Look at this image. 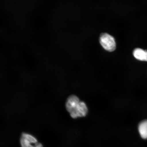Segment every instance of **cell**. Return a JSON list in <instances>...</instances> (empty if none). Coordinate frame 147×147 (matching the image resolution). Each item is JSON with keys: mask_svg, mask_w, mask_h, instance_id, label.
I'll use <instances>...</instances> for the list:
<instances>
[{"mask_svg": "<svg viewBox=\"0 0 147 147\" xmlns=\"http://www.w3.org/2000/svg\"><path fill=\"white\" fill-rule=\"evenodd\" d=\"M100 42L101 45L106 51L112 52L116 49V45L114 38L107 33H103L100 35Z\"/></svg>", "mask_w": 147, "mask_h": 147, "instance_id": "cell-1", "label": "cell"}, {"mask_svg": "<svg viewBox=\"0 0 147 147\" xmlns=\"http://www.w3.org/2000/svg\"><path fill=\"white\" fill-rule=\"evenodd\" d=\"M20 142L22 147H43L35 138L29 134L24 133L21 136Z\"/></svg>", "mask_w": 147, "mask_h": 147, "instance_id": "cell-3", "label": "cell"}, {"mask_svg": "<svg viewBox=\"0 0 147 147\" xmlns=\"http://www.w3.org/2000/svg\"><path fill=\"white\" fill-rule=\"evenodd\" d=\"M133 55L138 60L147 61V51L140 48L136 49L133 51Z\"/></svg>", "mask_w": 147, "mask_h": 147, "instance_id": "cell-5", "label": "cell"}, {"mask_svg": "<svg viewBox=\"0 0 147 147\" xmlns=\"http://www.w3.org/2000/svg\"><path fill=\"white\" fill-rule=\"evenodd\" d=\"M138 129L141 137L147 139V120L143 121L139 124Z\"/></svg>", "mask_w": 147, "mask_h": 147, "instance_id": "cell-6", "label": "cell"}, {"mask_svg": "<svg viewBox=\"0 0 147 147\" xmlns=\"http://www.w3.org/2000/svg\"><path fill=\"white\" fill-rule=\"evenodd\" d=\"M80 100L76 95H73L69 96L66 101L65 107L69 113Z\"/></svg>", "mask_w": 147, "mask_h": 147, "instance_id": "cell-4", "label": "cell"}, {"mask_svg": "<svg viewBox=\"0 0 147 147\" xmlns=\"http://www.w3.org/2000/svg\"><path fill=\"white\" fill-rule=\"evenodd\" d=\"M88 112L87 105L83 101H80L69 113L72 118L75 119L78 117H86Z\"/></svg>", "mask_w": 147, "mask_h": 147, "instance_id": "cell-2", "label": "cell"}]
</instances>
